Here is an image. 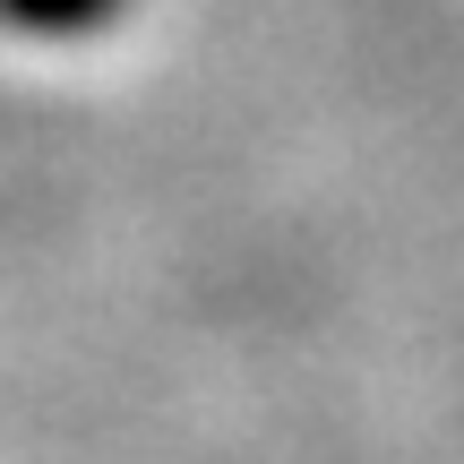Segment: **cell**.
<instances>
[{"label": "cell", "instance_id": "cell-1", "mask_svg": "<svg viewBox=\"0 0 464 464\" xmlns=\"http://www.w3.org/2000/svg\"><path fill=\"white\" fill-rule=\"evenodd\" d=\"M130 0H0V34H26V44H86L103 34Z\"/></svg>", "mask_w": 464, "mask_h": 464}]
</instances>
